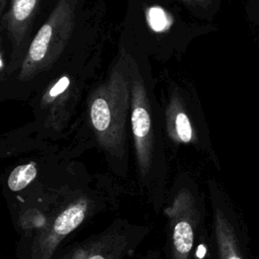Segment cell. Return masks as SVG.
<instances>
[{
    "instance_id": "2",
    "label": "cell",
    "mask_w": 259,
    "mask_h": 259,
    "mask_svg": "<svg viewBox=\"0 0 259 259\" xmlns=\"http://www.w3.org/2000/svg\"><path fill=\"white\" fill-rule=\"evenodd\" d=\"M217 30L173 0H126L117 44L150 62H180L192 41Z\"/></svg>"
},
{
    "instance_id": "13",
    "label": "cell",
    "mask_w": 259,
    "mask_h": 259,
    "mask_svg": "<svg viewBox=\"0 0 259 259\" xmlns=\"http://www.w3.org/2000/svg\"><path fill=\"white\" fill-rule=\"evenodd\" d=\"M4 54H3V51H2V48H1V39H0V73L3 71L4 69Z\"/></svg>"
},
{
    "instance_id": "5",
    "label": "cell",
    "mask_w": 259,
    "mask_h": 259,
    "mask_svg": "<svg viewBox=\"0 0 259 259\" xmlns=\"http://www.w3.org/2000/svg\"><path fill=\"white\" fill-rule=\"evenodd\" d=\"M123 49L128 59L130 138L139 169L143 175H146L163 165L166 148L156 78L152 63L147 57Z\"/></svg>"
},
{
    "instance_id": "8",
    "label": "cell",
    "mask_w": 259,
    "mask_h": 259,
    "mask_svg": "<svg viewBox=\"0 0 259 259\" xmlns=\"http://www.w3.org/2000/svg\"><path fill=\"white\" fill-rule=\"evenodd\" d=\"M86 210L87 203L85 201L71 204L63 210L53 223L51 232L38 244V248L34 251L33 259H49L58 242L83 222Z\"/></svg>"
},
{
    "instance_id": "10",
    "label": "cell",
    "mask_w": 259,
    "mask_h": 259,
    "mask_svg": "<svg viewBox=\"0 0 259 259\" xmlns=\"http://www.w3.org/2000/svg\"><path fill=\"white\" fill-rule=\"evenodd\" d=\"M193 229L188 220L177 221L173 229V247L178 259H187L193 245Z\"/></svg>"
},
{
    "instance_id": "11",
    "label": "cell",
    "mask_w": 259,
    "mask_h": 259,
    "mask_svg": "<svg viewBox=\"0 0 259 259\" xmlns=\"http://www.w3.org/2000/svg\"><path fill=\"white\" fill-rule=\"evenodd\" d=\"M37 174V167L34 162H28L26 164L15 167L9 174L7 185L12 191H19L26 187Z\"/></svg>"
},
{
    "instance_id": "4",
    "label": "cell",
    "mask_w": 259,
    "mask_h": 259,
    "mask_svg": "<svg viewBox=\"0 0 259 259\" xmlns=\"http://www.w3.org/2000/svg\"><path fill=\"white\" fill-rule=\"evenodd\" d=\"M111 33L73 58L41 89L36 101L39 125L48 135H71L81 113L86 94L102 69Z\"/></svg>"
},
{
    "instance_id": "12",
    "label": "cell",
    "mask_w": 259,
    "mask_h": 259,
    "mask_svg": "<svg viewBox=\"0 0 259 259\" xmlns=\"http://www.w3.org/2000/svg\"><path fill=\"white\" fill-rule=\"evenodd\" d=\"M217 236L220 245V251L222 255V259H242L239 251L237 249V245L235 244V240L227 228L226 223L223 221L222 217L217 214Z\"/></svg>"
},
{
    "instance_id": "14",
    "label": "cell",
    "mask_w": 259,
    "mask_h": 259,
    "mask_svg": "<svg viewBox=\"0 0 259 259\" xmlns=\"http://www.w3.org/2000/svg\"><path fill=\"white\" fill-rule=\"evenodd\" d=\"M7 2H8V0H0V18H1L2 15H3V12H4V10H5V7H6V5H7Z\"/></svg>"
},
{
    "instance_id": "7",
    "label": "cell",
    "mask_w": 259,
    "mask_h": 259,
    "mask_svg": "<svg viewBox=\"0 0 259 259\" xmlns=\"http://www.w3.org/2000/svg\"><path fill=\"white\" fill-rule=\"evenodd\" d=\"M42 2L44 0H10L9 7L3 15V23L15 58L23 53L30 40Z\"/></svg>"
},
{
    "instance_id": "9",
    "label": "cell",
    "mask_w": 259,
    "mask_h": 259,
    "mask_svg": "<svg viewBox=\"0 0 259 259\" xmlns=\"http://www.w3.org/2000/svg\"><path fill=\"white\" fill-rule=\"evenodd\" d=\"M187 11L194 18L204 21L213 22L215 16L220 13L222 0H173Z\"/></svg>"
},
{
    "instance_id": "15",
    "label": "cell",
    "mask_w": 259,
    "mask_h": 259,
    "mask_svg": "<svg viewBox=\"0 0 259 259\" xmlns=\"http://www.w3.org/2000/svg\"><path fill=\"white\" fill-rule=\"evenodd\" d=\"M88 259H105V258L100 254H94V255L90 256Z\"/></svg>"
},
{
    "instance_id": "1",
    "label": "cell",
    "mask_w": 259,
    "mask_h": 259,
    "mask_svg": "<svg viewBox=\"0 0 259 259\" xmlns=\"http://www.w3.org/2000/svg\"><path fill=\"white\" fill-rule=\"evenodd\" d=\"M109 33L107 0H55L25 49L17 78L24 83L42 78L44 87L73 58Z\"/></svg>"
},
{
    "instance_id": "6",
    "label": "cell",
    "mask_w": 259,
    "mask_h": 259,
    "mask_svg": "<svg viewBox=\"0 0 259 259\" xmlns=\"http://www.w3.org/2000/svg\"><path fill=\"white\" fill-rule=\"evenodd\" d=\"M155 78L165 145L172 149L192 146L211 152L210 131L194 82L167 68Z\"/></svg>"
},
{
    "instance_id": "3",
    "label": "cell",
    "mask_w": 259,
    "mask_h": 259,
    "mask_svg": "<svg viewBox=\"0 0 259 259\" xmlns=\"http://www.w3.org/2000/svg\"><path fill=\"white\" fill-rule=\"evenodd\" d=\"M128 59L117 44L114 57L91 84L72 134L93 142L114 165H124L130 138Z\"/></svg>"
}]
</instances>
